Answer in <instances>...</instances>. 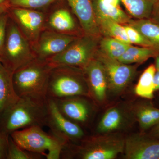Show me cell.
Returning <instances> with one entry per match:
<instances>
[{
  "mask_svg": "<svg viewBox=\"0 0 159 159\" xmlns=\"http://www.w3.org/2000/svg\"><path fill=\"white\" fill-rule=\"evenodd\" d=\"M154 89V91L159 90V70H156L153 78Z\"/></svg>",
  "mask_w": 159,
  "mask_h": 159,
  "instance_id": "33",
  "label": "cell"
},
{
  "mask_svg": "<svg viewBox=\"0 0 159 159\" xmlns=\"http://www.w3.org/2000/svg\"><path fill=\"white\" fill-rule=\"evenodd\" d=\"M0 62H1V61H0Z\"/></svg>",
  "mask_w": 159,
  "mask_h": 159,
  "instance_id": "38",
  "label": "cell"
},
{
  "mask_svg": "<svg viewBox=\"0 0 159 159\" xmlns=\"http://www.w3.org/2000/svg\"><path fill=\"white\" fill-rule=\"evenodd\" d=\"M9 7H10V6H9L7 2L4 3V4L0 5V15L2 14V13L6 12V11H8V9H9Z\"/></svg>",
  "mask_w": 159,
  "mask_h": 159,
  "instance_id": "35",
  "label": "cell"
},
{
  "mask_svg": "<svg viewBox=\"0 0 159 159\" xmlns=\"http://www.w3.org/2000/svg\"><path fill=\"white\" fill-rule=\"evenodd\" d=\"M36 58L32 46L9 16L5 43L0 61L11 73H14Z\"/></svg>",
  "mask_w": 159,
  "mask_h": 159,
  "instance_id": "4",
  "label": "cell"
},
{
  "mask_svg": "<svg viewBox=\"0 0 159 159\" xmlns=\"http://www.w3.org/2000/svg\"><path fill=\"white\" fill-rule=\"evenodd\" d=\"M156 70L155 65L151 64L142 73L135 89L138 96L148 99H153L155 92L153 78Z\"/></svg>",
  "mask_w": 159,
  "mask_h": 159,
  "instance_id": "22",
  "label": "cell"
},
{
  "mask_svg": "<svg viewBox=\"0 0 159 159\" xmlns=\"http://www.w3.org/2000/svg\"><path fill=\"white\" fill-rule=\"evenodd\" d=\"M75 15L84 34L100 37L93 0H66Z\"/></svg>",
  "mask_w": 159,
  "mask_h": 159,
  "instance_id": "14",
  "label": "cell"
},
{
  "mask_svg": "<svg viewBox=\"0 0 159 159\" xmlns=\"http://www.w3.org/2000/svg\"><path fill=\"white\" fill-rule=\"evenodd\" d=\"M125 157L129 159H159V139L134 135L125 141Z\"/></svg>",
  "mask_w": 159,
  "mask_h": 159,
  "instance_id": "12",
  "label": "cell"
},
{
  "mask_svg": "<svg viewBox=\"0 0 159 159\" xmlns=\"http://www.w3.org/2000/svg\"><path fill=\"white\" fill-rule=\"evenodd\" d=\"M157 0H120L131 16L137 19L150 18Z\"/></svg>",
  "mask_w": 159,
  "mask_h": 159,
  "instance_id": "21",
  "label": "cell"
},
{
  "mask_svg": "<svg viewBox=\"0 0 159 159\" xmlns=\"http://www.w3.org/2000/svg\"><path fill=\"white\" fill-rule=\"evenodd\" d=\"M58 0H7L9 6L46 11Z\"/></svg>",
  "mask_w": 159,
  "mask_h": 159,
  "instance_id": "27",
  "label": "cell"
},
{
  "mask_svg": "<svg viewBox=\"0 0 159 159\" xmlns=\"http://www.w3.org/2000/svg\"><path fill=\"white\" fill-rule=\"evenodd\" d=\"M7 2V0H0V5L4 4Z\"/></svg>",
  "mask_w": 159,
  "mask_h": 159,
  "instance_id": "37",
  "label": "cell"
},
{
  "mask_svg": "<svg viewBox=\"0 0 159 159\" xmlns=\"http://www.w3.org/2000/svg\"><path fill=\"white\" fill-rule=\"evenodd\" d=\"M83 70L90 93L98 101L105 100L108 89V81L101 63L96 57Z\"/></svg>",
  "mask_w": 159,
  "mask_h": 159,
  "instance_id": "13",
  "label": "cell"
},
{
  "mask_svg": "<svg viewBox=\"0 0 159 159\" xmlns=\"http://www.w3.org/2000/svg\"><path fill=\"white\" fill-rule=\"evenodd\" d=\"M100 37L83 34L61 53L47 60L53 67L69 66L83 70L96 56Z\"/></svg>",
  "mask_w": 159,
  "mask_h": 159,
  "instance_id": "6",
  "label": "cell"
},
{
  "mask_svg": "<svg viewBox=\"0 0 159 159\" xmlns=\"http://www.w3.org/2000/svg\"><path fill=\"white\" fill-rule=\"evenodd\" d=\"M47 100L20 98L0 116V132L10 135L15 131L33 126L47 125Z\"/></svg>",
  "mask_w": 159,
  "mask_h": 159,
  "instance_id": "1",
  "label": "cell"
},
{
  "mask_svg": "<svg viewBox=\"0 0 159 159\" xmlns=\"http://www.w3.org/2000/svg\"><path fill=\"white\" fill-rule=\"evenodd\" d=\"M130 45L112 38L104 36L99 40L98 49L107 57L118 60Z\"/></svg>",
  "mask_w": 159,
  "mask_h": 159,
  "instance_id": "24",
  "label": "cell"
},
{
  "mask_svg": "<svg viewBox=\"0 0 159 159\" xmlns=\"http://www.w3.org/2000/svg\"><path fill=\"white\" fill-rule=\"evenodd\" d=\"M9 16L26 37L31 46L36 42L45 28V11L35 9L9 7Z\"/></svg>",
  "mask_w": 159,
  "mask_h": 159,
  "instance_id": "8",
  "label": "cell"
},
{
  "mask_svg": "<svg viewBox=\"0 0 159 159\" xmlns=\"http://www.w3.org/2000/svg\"><path fill=\"white\" fill-rule=\"evenodd\" d=\"M124 26L131 44H134L141 47L154 48L152 44L132 26L129 25H124Z\"/></svg>",
  "mask_w": 159,
  "mask_h": 159,
  "instance_id": "29",
  "label": "cell"
},
{
  "mask_svg": "<svg viewBox=\"0 0 159 159\" xmlns=\"http://www.w3.org/2000/svg\"><path fill=\"white\" fill-rule=\"evenodd\" d=\"M151 136L159 139V123L153 126L150 132Z\"/></svg>",
  "mask_w": 159,
  "mask_h": 159,
  "instance_id": "34",
  "label": "cell"
},
{
  "mask_svg": "<svg viewBox=\"0 0 159 159\" xmlns=\"http://www.w3.org/2000/svg\"><path fill=\"white\" fill-rule=\"evenodd\" d=\"M43 157L40 154L24 150L9 135L7 159H39L43 158Z\"/></svg>",
  "mask_w": 159,
  "mask_h": 159,
  "instance_id": "28",
  "label": "cell"
},
{
  "mask_svg": "<svg viewBox=\"0 0 159 159\" xmlns=\"http://www.w3.org/2000/svg\"><path fill=\"white\" fill-rule=\"evenodd\" d=\"M120 3V0H93L96 20H111L122 25H128L132 19L122 10Z\"/></svg>",
  "mask_w": 159,
  "mask_h": 159,
  "instance_id": "17",
  "label": "cell"
},
{
  "mask_svg": "<svg viewBox=\"0 0 159 159\" xmlns=\"http://www.w3.org/2000/svg\"><path fill=\"white\" fill-rule=\"evenodd\" d=\"M95 57L102 64L105 70L108 89L115 93L122 90L132 79L135 71L133 66L125 64L102 54L99 49Z\"/></svg>",
  "mask_w": 159,
  "mask_h": 159,
  "instance_id": "10",
  "label": "cell"
},
{
  "mask_svg": "<svg viewBox=\"0 0 159 159\" xmlns=\"http://www.w3.org/2000/svg\"><path fill=\"white\" fill-rule=\"evenodd\" d=\"M9 14L8 11L0 15V56L2 51L6 39L7 23Z\"/></svg>",
  "mask_w": 159,
  "mask_h": 159,
  "instance_id": "30",
  "label": "cell"
},
{
  "mask_svg": "<svg viewBox=\"0 0 159 159\" xmlns=\"http://www.w3.org/2000/svg\"><path fill=\"white\" fill-rule=\"evenodd\" d=\"M128 25L132 26L150 42L159 51V24L151 18L131 20Z\"/></svg>",
  "mask_w": 159,
  "mask_h": 159,
  "instance_id": "19",
  "label": "cell"
},
{
  "mask_svg": "<svg viewBox=\"0 0 159 159\" xmlns=\"http://www.w3.org/2000/svg\"><path fill=\"white\" fill-rule=\"evenodd\" d=\"M125 141L110 136L86 139L77 147L76 156L83 159H113L123 152Z\"/></svg>",
  "mask_w": 159,
  "mask_h": 159,
  "instance_id": "7",
  "label": "cell"
},
{
  "mask_svg": "<svg viewBox=\"0 0 159 159\" xmlns=\"http://www.w3.org/2000/svg\"><path fill=\"white\" fill-rule=\"evenodd\" d=\"M159 51L153 48L134 47L130 45L118 60L125 64L141 63L151 57H156Z\"/></svg>",
  "mask_w": 159,
  "mask_h": 159,
  "instance_id": "20",
  "label": "cell"
},
{
  "mask_svg": "<svg viewBox=\"0 0 159 159\" xmlns=\"http://www.w3.org/2000/svg\"><path fill=\"white\" fill-rule=\"evenodd\" d=\"M78 37L45 29L32 46V49L36 58L48 60L61 53Z\"/></svg>",
  "mask_w": 159,
  "mask_h": 159,
  "instance_id": "11",
  "label": "cell"
},
{
  "mask_svg": "<svg viewBox=\"0 0 159 159\" xmlns=\"http://www.w3.org/2000/svg\"><path fill=\"white\" fill-rule=\"evenodd\" d=\"M9 135L0 132V159H7Z\"/></svg>",
  "mask_w": 159,
  "mask_h": 159,
  "instance_id": "31",
  "label": "cell"
},
{
  "mask_svg": "<svg viewBox=\"0 0 159 159\" xmlns=\"http://www.w3.org/2000/svg\"><path fill=\"white\" fill-rule=\"evenodd\" d=\"M47 125L51 134L65 144L82 139L84 132L81 126L67 119L60 112L55 101L48 98Z\"/></svg>",
  "mask_w": 159,
  "mask_h": 159,
  "instance_id": "9",
  "label": "cell"
},
{
  "mask_svg": "<svg viewBox=\"0 0 159 159\" xmlns=\"http://www.w3.org/2000/svg\"><path fill=\"white\" fill-rule=\"evenodd\" d=\"M150 18L152 19L159 24V0H157L154 6Z\"/></svg>",
  "mask_w": 159,
  "mask_h": 159,
  "instance_id": "32",
  "label": "cell"
},
{
  "mask_svg": "<svg viewBox=\"0 0 159 159\" xmlns=\"http://www.w3.org/2000/svg\"><path fill=\"white\" fill-rule=\"evenodd\" d=\"M137 117L141 128L148 129L159 123V109L150 105L142 106L138 111Z\"/></svg>",
  "mask_w": 159,
  "mask_h": 159,
  "instance_id": "26",
  "label": "cell"
},
{
  "mask_svg": "<svg viewBox=\"0 0 159 159\" xmlns=\"http://www.w3.org/2000/svg\"><path fill=\"white\" fill-rule=\"evenodd\" d=\"M81 97L53 99L63 116L78 125V123L84 124L87 122L90 113L89 106Z\"/></svg>",
  "mask_w": 159,
  "mask_h": 159,
  "instance_id": "16",
  "label": "cell"
},
{
  "mask_svg": "<svg viewBox=\"0 0 159 159\" xmlns=\"http://www.w3.org/2000/svg\"><path fill=\"white\" fill-rule=\"evenodd\" d=\"M11 138L24 150L45 156L48 159L60 158L65 143L52 134L47 133L43 127L33 126L13 132Z\"/></svg>",
  "mask_w": 159,
  "mask_h": 159,
  "instance_id": "5",
  "label": "cell"
},
{
  "mask_svg": "<svg viewBox=\"0 0 159 159\" xmlns=\"http://www.w3.org/2000/svg\"><path fill=\"white\" fill-rule=\"evenodd\" d=\"M122 116L116 108H111L103 115L97 127L99 132L107 133L118 129L122 124Z\"/></svg>",
  "mask_w": 159,
  "mask_h": 159,
  "instance_id": "25",
  "label": "cell"
},
{
  "mask_svg": "<svg viewBox=\"0 0 159 159\" xmlns=\"http://www.w3.org/2000/svg\"><path fill=\"white\" fill-rule=\"evenodd\" d=\"M53 66L47 60L35 58L14 72L13 85L20 98L48 99V84Z\"/></svg>",
  "mask_w": 159,
  "mask_h": 159,
  "instance_id": "2",
  "label": "cell"
},
{
  "mask_svg": "<svg viewBox=\"0 0 159 159\" xmlns=\"http://www.w3.org/2000/svg\"><path fill=\"white\" fill-rule=\"evenodd\" d=\"M97 22L101 35L131 44L124 25L108 19H97Z\"/></svg>",
  "mask_w": 159,
  "mask_h": 159,
  "instance_id": "23",
  "label": "cell"
},
{
  "mask_svg": "<svg viewBox=\"0 0 159 159\" xmlns=\"http://www.w3.org/2000/svg\"><path fill=\"white\" fill-rule=\"evenodd\" d=\"M46 21L45 29L61 34L80 36L78 33L75 20L68 9L62 6L45 11Z\"/></svg>",
  "mask_w": 159,
  "mask_h": 159,
  "instance_id": "15",
  "label": "cell"
},
{
  "mask_svg": "<svg viewBox=\"0 0 159 159\" xmlns=\"http://www.w3.org/2000/svg\"><path fill=\"white\" fill-rule=\"evenodd\" d=\"M155 57V66L157 70H159V54Z\"/></svg>",
  "mask_w": 159,
  "mask_h": 159,
  "instance_id": "36",
  "label": "cell"
},
{
  "mask_svg": "<svg viewBox=\"0 0 159 159\" xmlns=\"http://www.w3.org/2000/svg\"><path fill=\"white\" fill-rule=\"evenodd\" d=\"M88 95V87L82 70L69 66L53 67L49 78L48 98L56 99Z\"/></svg>",
  "mask_w": 159,
  "mask_h": 159,
  "instance_id": "3",
  "label": "cell"
},
{
  "mask_svg": "<svg viewBox=\"0 0 159 159\" xmlns=\"http://www.w3.org/2000/svg\"><path fill=\"white\" fill-rule=\"evenodd\" d=\"M13 73L0 62V116L18 102V96L13 85Z\"/></svg>",
  "mask_w": 159,
  "mask_h": 159,
  "instance_id": "18",
  "label": "cell"
}]
</instances>
